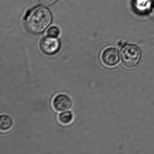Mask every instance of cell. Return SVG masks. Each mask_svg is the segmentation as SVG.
<instances>
[{
    "mask_svg": "<svg viewBox=\"0 0 154 154\" xmlns=\"http://www.w3.org/2000/svg\"><path fill=\"white\" fill-rule=\"evenodd\" d=\"M52 17L51 12L43 7H35L29 10L23 20L24 27L32 35L43 33L51 24Z\"/></svg>",
    "mask_w": 154,
    "mask_h": 154,
    "instance_id": "cell-1",
    "label": "cell"
},
{
    "mask_svg": "<svg viewBox=\"0 0 154 154\" xmlns=\"http://www.w3.org/2000/svg\"><path fill=\"white\" fill-rule=\"evenodd\" d=\"M122 62L128 69H133L140 62L141 52L140 48L134 45H126L121 49Z\"/></svg>",
    "mask_w": 154,
    "mask_h": 154,
    "instance_id": "cell-2",
    "label": "cell"
},
{
    "mask_svg": "<svg viewBox=\"0 0 154 154\" xmlns=\"http://www.w3.org/2000/svg\"><path fill=\"white\" fill-rule=\"evenodd\" d=\"M60 46L61 45L58 39L48 35L43 37L39 43L40 50L46 55L55 54L59 51Z\"/></svg>",
    "mask_w": 154,
    "mask_h": 154,
    "instance_id": "cell-3",
    "label": "cell"
},
{
    "mask_svg": "<svg viewBox=\"0 0 154 154\" xmlns=\"http://www.w3.org/2000/svg\"><path fill=\"white\" fill-rule=\"evenodd\" d=\"M103 63L106 66L112 67L118 64L120 60L119 53L114 48H109L103 50L101 55Z\"/></svg>",
    "mask_w": 154,
    "mask_h": 154,
    "instance_id": "cell-4",
    "label": "cell"
},
{
    "mask_svg": "<svg viewBox=\"0 0 154 154\" xmlns=\"http://www.w3.org/2000/svg\"><path fill=\"white\" fill-rule=\"evenodd\" d=\"M54 109L57 112H64L69 110L72 106V101L69 96L66 94H58L53 100Z\"/></svg>",
    "mask_w": 154,
    "mask_h": 154,
    "instance_id": "cell-5",
    "label": "cell"
},
{
    "mask_svg": "<svg viewBox=\"0 0 154 154\" xmlns=\"http://www.w3.org/2000/svg\"><path fill=\"white\" fill-rule=\"evenodd\" d=\"M133 6L135 9L140 13L149 11L152 1L151 0H133Z\"/></svg>",
    "mask_w": 154,
    "mask_h": 154,
    "instance_id": "cell-6",
    "label": "cell"
},
{
    "mask_svg": "<svg viewBox=\"0 0 154 154\" xmlns=\"http://www.w3.org/2000/svg\"><path fill=\"white\" fill-rule=\"evenodd\" d=\"M13 121L8 115L3 114L0 116V129L2 131L8 130L12 127Z\"/></svg>",
    "mask_w": 154,
    "mask_h": 154,
    "instance_id": "cell-7",
    "label": "cell"
},
{
    "mask_svg": "<svg viewBox=\"0 0 154 154\" xmlns=\"http://www.w3.org/2000/svg\"><path fill=\"white\" fill-rule=\"evenodd\" d=\"M73 115L72 112L66 111L59 114L58 120L61 124L66 125L70 124L73 120Z\"/></svg>",
    "mask_w": 154,
    "mask_h": 154,
    "instance_id": "cell-8",
    "label": "cell"
},
{
    "mask_svg": "<svg viewBox=\"0 0 154 154\" xmlns=\"http://www.w3.org/2000/svg\"><path fill=\"white\" fill-rule=\"evenodd\" d=\"M60 34L59 29L56 26H51L48 30L47 35L52 37L57 38Z\"/></svg>",
    "mask_w": 154,
    "mask_h": 154,
    "instance_id": "cell-9",
    "label": "cell"
},
{
    "mask_svg": "<svg viewBox=\"0 0 154 154\" xmlns=\"http://www.w3.org/2000/svg\"><path fill=\"white\" fill-rule=\"evenodd\" d=\"M57 0H38L39 3L43 6L48 7L56 3Z\"/></svg>",
    "mask_w": 154,
    "mask_h": 154,
    "instance_id": "cell-10",
    "label": "cell"
},
{
    "mask_svg": "<svg viewBox=\"0 0 154 154\" xmlns=\"http://www.w3.org/2000/svg\"><path fill=\"white\" fill-rule=\"evenodd\" d=\"M148 12L150 17L154 20V0H153V1L152 2L151 6Z\"/></svg>",
    "mask_w": 154,
    "mask_h": 154,
    "instance_id": "cell-11",
    "label": "cell"
}]
</instances>
